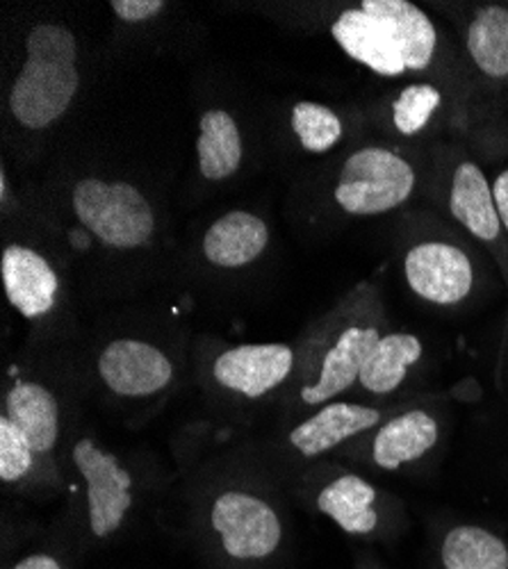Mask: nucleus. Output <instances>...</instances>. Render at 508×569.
I'll return each mask as SVG.
<instances>
[{
  "label": "nucleus",
  "instance_id": "obj_1",
  "mask_svg": "<svg viewBox=\"0 0 508 569\" xmlns=\"http://www.w3.org/2000/svg\"><path fill=\"white\" fill-rule=\"evenodd\" d=\"M69 251L82 303L145 292L173 256L169 208L142 173L106 162H64L39 189Z\"/></svg>",
  "mask_w": 508,
  "mask_h": 569
},
{
  "label": "nucleus",
  "instance_id": "obj_2",
  "mask_svg": "<svg viewBox=\"0 0 508 569\" xmlns=\"http://www.w3.org/2000/svg\"><path fill=\"white\" fill-rule=\"evenodd\" d=\"M292 499L256 447H219L173 486L162 527L201 569H288L295 558Z\"/></svg>",
  "mask_w": 508,
  "mask_h": 569
},
{
  "label": "nucleus",
  "instance_id": "obj_3",
  "mask_svg": "<svg viewBox=\"0 0 508 569\" xmlns=\"http://www.w3.org/2000/svg\"><path fill=\"white\" fill-rule=\"evenodd\" d=\"M195 340L178 317L158 310L99 317L78 349L89 403L126 429H142L195 383Z\"/></svg>",
  "mask_w": 508,
  "mask_h": 569
},
{
  "label": "nucleus",
  "instance_id": "obj_4",
  "mask_svg": "<svg viewBox=\"0 0 508 569\" xmlns=\"http://www.w3.org/2000/svg\"><path fill=\"white\" fill-rule=\"evenodd\" d=\"M3 251L0 276L8 303L28 323L26 349H78L87 333L82 297L60 230L37 192L12 182L8 160L0 167Z\"/></svg>",
  "mask_w": 508,
  "mask_h": 569
},
{
  "label": "nucleus",
  "instance_id": "obj_5",
  "mask_svg": "<svg viewBox=\"0 0 508 569\" xmlns=\"http://www.w3.org/2000/svg\"><path fill=\"white\" fill-rule=\"evenodd\" d=\"M64 510L84 556L126 542L147 517H160L178 483L176 473L149 449L103 440L82 419L64 449Z\"/></svg>",
  "mask_w": 508,
  "mask_h": 569
},
{
  "label": "nucleus",
  "instance_id": "obj_6",
  "mask_svg": "<svg viewBox=\"0 0 508 569\" xmlns=\"http://www.w3.org/2000/svg\"><path fill=\"white\" fill-rule=\"evenodd\" d=\"M338 49L386 80H434L447 87L477 121V89L460 43L408 0H360L329 14Z\"/></svg>",
  "mask_w": 508,
  "mask_h": 569
},
{
  "label": "nucleus",
  "instance_id": "obj_7",
  "mask_svg": "<svg viewBox=\"0 0 508 569\" xmlns=\"http://www.w3.org/2000/svg\"><path fill=\"white\" fill-rule=\"evenodd\" d=\"M84 87L87 46L78 30L60 17L30 19L3 91L6 147L21 164L41 156Z\"/></svg>",
  "mask_w": 508,
  "mask_h": 569
},
{
  "label": "nucleus",
  "instance_id": "obj_8",
  "mask_svg": "<svg viewBox=\"0 0 508 569\" xmlns=\"http://www.w3.org/2000/svg\"><path fill=\"white\" fill-rule=\"evenodd\" d=\"M390 328L381 284H353L297 338V371L273 410V426H288L331 401L349 399L367 356Z\"/></svg>",
  "mask_w": 508,
  "mask_h": 569
},
{
  "label": "nucleus",
  "instance_id": "obj_9",
  "mask_svg": "<svg viewBox=\"0 0 508 569\" xmlns=\"http://www.w3.org/2000/svg\"><path fill=\"white\" fill-rule=\"evenodd\" d=\"M78 349L34 351L21 347L3 373L0 397V426L14 431L64 483V449L89 403Z\"/></svg>",
  "mask_w": 508,
  "mask_h": 569
},
{
  "label": "nucleus",
  "instance_id": "obj_10",
  "mask_svg": "<svg viewBox=\"0 0 508 569\" xmlns=\"http://www.w3.org/2000/svg\"><path fill=\"white\" fill-rule=\"evenodd\" d=\"M425 173L427 151L360 134L308 184V217L345 223L399 212L422 194Z\"/></svg>",
  "mask_w": 508,
  "mask_h": 569
},
{
  "label": "nucleus",
  "instance_id": "obj_11",
  "mask_svg": "<svg viewBox=\"0 0 508 569\" xmlns=\"http://www.w3.org/2000/svg\"><path fill=\"white\" fill-rule=\"evenodd\" d=\"M299 345H230L210 336L195 340V386L208 415L228 431H247L279 399L297 371Z\"/></svg>",
  "mask_w": 508,
  "mask_h": 569
},
{
  "label": "nucleus",
  "instance_id": "obj_12",
  "mask_svg": "<svg viewBox=\"0 0 508 569\" xmlns=\"http://www.w3.org/2000/svg\"><path fill=\"white\" fill-rule=\"evenodd\" d=\"M404 288L438 312L470 308L488 288L490 256L440 212H408L397 237Z\"/></svg>",
  "mask_w": 508,
  "mask_h": 569
},
{
  "label": "nucleus",
  "instance_id": "obj_13",
  "mask_svg": "<svg viewBox=\"0 0 508 569\" xmlns=\"http://www.w3.org/2000/svg\"><path fill=\"white\" fill-rule=\"evenodd\" d=\"M288 495L299 508L333 521L351 540L390 542L406 529V512L395 495L333 458L297 473Z\"/></svg>",
  "mask_w": 508,
  "mask_h": 569
},
{
  "label": "nucleus",
  "instance_id": "obj_14",
  "mask_svg": "<svg viewBox=\"0 0 508 569\" xmlns=\"http://www.w3.org/2000/svg\"><path fill=\"white\" fill-rule=\"evenodd\" d=\"M422 192L431 194L434 208L490 256L508 288V237L497 214L490 178L472 151L458 141H431Z\"/></svg>",
  "mask_w": 508,
  "mask_h": 569
},
{
  "label": "nucleus",
  "instance_id": "obj_15",
  "mask_svg": "<svg viewBox=\"0 0 508 569\" xmlns=\"http://www.w3.org/2000/svg\"><path fill=\"white\" fill-rule=\"evenodd\" d=\"M399 406L401 403L372 406L338 399L288 426H273L271 431L253 440L265 462L288 488L297 473L331 458L356 438L377 429Z\"/></svg>",
  "mask_w": 508,
  "mask_h": 569
},
{
  "label": "nucleus",
  "instance_id": "obj_16",
  "mask_svg": "<svg viewBox=\"0 0 508 569\" xmlns=\"http://www.w3.org/2000/svg\"><path fill=\"white\" fill-rule=\"evenodd\" d=\"M449 429V412L440 397L420 395L401 403L377 429L356 438L338 453L362 473H412L434 462Z\"/></svg>",
  "mask_w": 508,
  "mask_h": 569
},
{
  "label": "nucleus",
  "instance_id": "obj_17",
  "mask_svg": "<svg viewBox=\"0 0 508 569\" xmlns=\"http://www.w3.org/2000/svg\"><path fill=\"white\" fill-rule=\"evenodd\" d=\"M375 121L381 137L404 147L438 141L445 130L470 132L472 114L454 93L434 80H408L379 101Z\"/></svg>",
  "mask_w": 508,
  "mask_h": 569
},
{
  "label": "nucleus",
  "instance_id": "obj_18",
  "mask_svg": "<svg viewBox=\"0 0 508 569\" xmlns=\"http://www.w3.org/2000/svg\"><path fill=\"white\" fill-rule=\"evenodd\" d=\"M456 34L477 89V119L508 99V6L479 3L456 10Z\"/></svg>",
  "mask_w": 508,
  "mask_h": 569
},
{
  "label": "nucleus",
  "instance_id": "obj_19",
  "mask_svg": "<svg viewBox=\"0 0 508 569\" xmlns=\"http://www.w3.org/2000/svg\"><path fill=\"white\" fill-rule=\"evenodd\" d=\"M427 347L418 333L390 328L367 356L351 401L372 406H395L425 392L418 390L427 365Z\"/></svg>",
  "mask_w": 508,
  "mask_h": 569
},
{
  "label": "nucleus",
  "instance_id": "obj_20",
  "mask_svg": "<svg viewBox=\"0 0 508 569\" xmlns=\"http://www.w3.org/2000/svg\"><path fill=\"white\" fill-rule=\"evenodd\" d=\"M271 247L269 221L247 208L215 217L201 232L199 262L215 273L233 276L256 267Z\"/></svg>",
  "mask_w": 508,
  "mask_h": 569
},
{
  "label": "nucleus",
  "instance_id": "obj_21",
  "mask_svg": "<svg viewBox=\"0 0 508 569\" xmlns=\"http://www.w3.org/2000/svg\"><path fill=\"white\" fill-rule=\"evenodd\" d=\"M197 173L210 184L233 180L247 164L249 137L240 117L223 106H208L197 121Z\"/></svg>",
  "mask_w": 508,
  "mask_h": 569
},
{
  "label": "nucleus",
  "instance_id": "obj_22",
  "mask_svg": "<svg viewBox=\"0 0 508 569\" xmlns=\"http://www.w3.org/2000/svg\"><path fill=\"white\" fill-rule=\"evenodd\" d=\"M436 569H508V536L477 519H445L431 533Z\"/></svg>",
  "mask_w": 508,
  "mask_h": 569
},
{
  "label": "nucleus",
  "instance_id": "obj_23",
  "mask_svg": "<svg viewBox=\"0 0 508 569\" xmlns=\"http://www.w3.org/2000/svg\"><path fill=\"white\" fill-rule=\"evenodd\" d=\"M360 117H349L345 110L319 101H297L288 112V130L295 147L312 158L336 156L360 137Z\"/></svg>",
  "mask_w": 508,
  "mask_h": 569
},
{
  "label": "nucleus",
  "instance_id": "obj_24",
  "mask_svg": "<svg viewBox=\"0 0 508 569\" xmlns=\"http://www.w3.org/2000/svg\"><path fill=\"white\" fill-rule=\"evenodd\" d=\"M84 560L78 531L62 508L26 551L0 569H82Z\"/></svg>",
  "mask_w": 508,
  "mask_h": 569
},
{
  "label": "nucleus",
  "instance_id": "obj_25",
  "mask_svg": "<svg viewBox=\"0 0 508 569\" xmlns=\"http://www.w3.org/2000/svg\"><path fill=\"white\" fill-rule=\"evenodd\" d=\"M108 8L112 10L117 26L132 32L156 26L169 12V3L165 0H112Z\"/></svg>",
  "mask_w": 508,
  "mask_h": 569
},
{
  "label": "nucleus",
  "instance_id": "obj_26",
  "mask_svg": "<svg viewBox=\"0 0 508 569\" xmlns=\"http://www.w3.org/2000/svg\"><path fill=\"white\" fill-rule=\"evenodd\" d=\"M46 527L37 525V521L23 519L19 515H10L8 508L3 510V545H0V567H6L12 562L21 551H26Z\"/></svg>",
  "mask_w": 508,
  "mask_h": 569
},
{
  "label": "nucleus",
  "instance_id": "obj_27",
  "mask_svg": "<svg viewBox=\"0 0 508 569\" xmlns=\"http://www.w3.org/2000/svg\"><path fill=\"white\" fill-rule=\"evenodd\" d=\"M490 184H492V197H495V206H497L501 228L508 237V167L497 169L495 176L490 178Z\"/></svg>",
  "mask_w": 508,
  "mask_h": 569
},
{
  "label": "nucleus",
  "instance_id": "obj_28",
  "mask_svg": "<svg viewBox=\"0 0 508 569\" xmlns=\"http://www.w3.org/2000/svg\"><path fill=\"white\" fill-rule=\"evenodd\" d=\"M497 386L499 392L504 395L508 403V315H506V328H504V338H501V349H499V365H497Z\"/></svg>",
  "mask_w": 508,
  "mask_h": 569
},
{
  "label": "nucleus",
  "instance_id": "obj_29",
  "mask_svg": "<svg viewBox=\"0 0 508 569\" xmlns=\"http://www.w3.org/2000/svg\"><path fill=\"white\" fill-rule=\"evenodd\" d=\"M353 569H384V565L372 553H356Z\"/></svg>",
  "mask_w": 508,
  "mask_h": 569
},
{
  "label": "nucleus",
  "instance_id": "obj_30",
  "mask_svg": "<svg viewBox=\"0 0 508 569\" xmlns=\"http://www.w3.org/2000/svg\"><path fill=\"white\" fill-rule=\"evenodd\" d=\"M506 110H508V99H506Z\"/></svg>",
  "mask_w": 508,
  "mask_h": 569
}]
</instances>
